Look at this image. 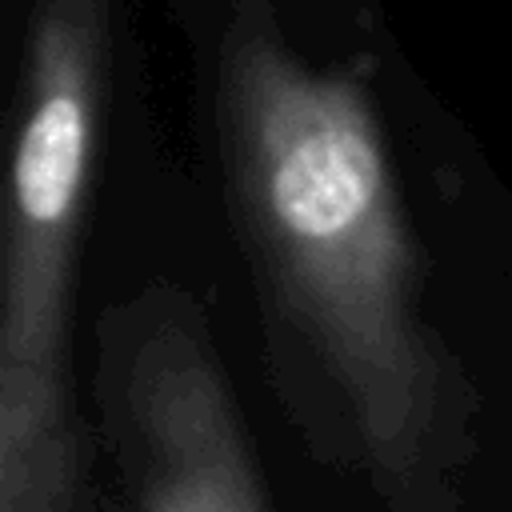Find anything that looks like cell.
I'll list each match as a JSON object with an SVG mask.
<instances>
[{"mask_svg": "<svg viewBox=\"0 0 512 512\" xmlns=\"http://www.w3.org/2000/svg\"><path fill=\"white\" fill-rule=\"evenodd\" d=\"M108 80V0H36L20 60L0 244V464L80 420L76 248Z\"/></svg>", "mask_w": 512, "mask_h": 512, "instance_id": "obj_2", "label": "cell"}, {"mask_svg": "<svg viewBox=\"0 0 512 512\" xmlns=\"http://www.w3.org/2000/svg\"><path fill=\"white\" fill-rule=\"evenodd\" d=\"M0 512H124L100 484L84 424L36 444L28 456L0 464Z\"/></svg>", "mask_w": 512, "mask_h": 512, "instance_id": "obj_4", "label": "cell"}, {"mask_svg": "<svg viewBox=\"0 0 512 512\" xmlns=\"http://www.w3.org/2000/svg\"><path fill=\"white\" fill-rule=\"evenodd\" d=\"M96 408L132 512H272L204 304L152 280L104 308Z\"/></svg>", "mask_w": 512, "mask_h": 512, "instance_id": "obj_3", "label": "cell"}, {"mask_svg": "<svg viewBox=\"0 0 512 512\" xmlns=\"http://www.w3.org/2000/svg\"><path fill=\"white\" fill-rule=\"evenodd\" d=\"M216 140L288 420L384 512H460L476 396L424 312V252L364 84L308 68L268 0H232Z\"/></svg>", "mask_w": 512, "mask_h": 512, "instance_id": "obj_1", "label": "cell"}]
</instances>
